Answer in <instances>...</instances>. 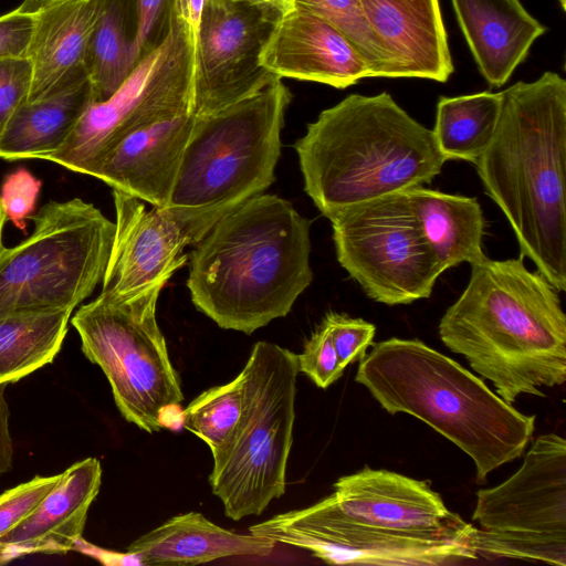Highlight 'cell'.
I'll use <instances>...</instances> for the list:
<instances>
[{"label":"cell","instance_id":"obj_1","mask_svg":"<svg viewBox=\"0 0 566 566\" xmlns=\"http://www.w3.org/2000/svg\"><path fill=\"white\" fill-rule=\"evenodd\" d=\"M471 265L460 297L439 323V336L513 403L521 395L545 397L543 387L566 380V315L558 291L523 258Z\"/></svg>","mask_w":566,"mask_h":566},{"label":"cell","instance_id":"obj_2","mask_svg":"<svg viewBox=\"0 0 566 566\" xmlns=\"http://www.w3.org/2000/svg\"><path fill=\"white\" fill-rule=\"evenodd\" d=\"M492 140L476 166L522 258L566 290V81L547 71L501 91Z\"/></svg>","mask_w":566,"mask_h":566},{"label":"cell","instance_id":"obj_3","mask_svg":"<svg viewBox=\"0 0 566 566\" xmlns=\"http://www.w3.org/2000/svg\"><path fill=\"white\" fill-rule=\"evenodd\" d=\"M311 221L275 195L254 197L197 243L187 280L196 308L251 335L287 315L310 286Z\"/></svg>","mask_w":566,"mask_h":566},{"label":"cell","instance_id":"obj_4","mask_svg":"<svg viewBox=\"0 0 566 566\" xmlns=\"http://www.w3.org/2000/svg\"><path fill=\"white\" fill-rule=\"evenodd\" d=\"M294 148L304 190L328 220L357 203L430 184L447 159L433 133L387 92L321 112Z\"/></svg>","mask_w":566,"mask_h":566},{"label":"cell","instance_id":"obj_5","mask_svg":"<svg viewBox=\"0 0 566 566\" xmlns=\"http://www.w3.org/2000/svg\"><path fill=\"white\" fill-rule=\"evenodd\" d=\"M363 385L388 413L418 418L474 462L476 481L520 458L535 430V416L506 402L452 358L419 339L373 344L358 366Z\"/></svg>","mask_w":566,"mask_h":566},{"label":"cell","instance_id":"obj_6","mask_svg":"<svg viewBox=\"0 0 566 566\" xmlns=\"http://www.w3.org/2000/svg\"><path fill=\"white\" fill-rule=\"evenodd\" d=\"M291 93L281 80L217 112L195 116L163 209L197 244L226 214L275 180Z\"/></svg>","mask_w":566,"mask_h":566},{"label":"cell","instance_id":"obj_7","mask_svg":"<svg viewBox=\"0 0 566 566\" xmlns=\"http://www.w3.org/2000/svg\"><path fill=\"white\" fill-rule=\"evenodd\" d=\"M247 401L229 441L212 454V493L224 514L239 521L261 515L286 486L293 442L297 355L269 342H258L244 366Z\"/></svg>","mask_w":566,"mask_h":566},{"label":"cell","instance_id":"obj_8","mask_svg":"<svg viewBox=\"0 0 566 566\" xmlns=\"http://www.w3.org/2000/svg\"><path fill=\"white\" fill-rule=\"evenodd\" d=\"M32 234L0 256V317L73 311L103 280L115 223L80 198L49 201Z\"/></svg>","mask_w":566,"mask_h":566},{"label":"cell","instance_id":"obj_9","mask_svg":"<svg viewBox=\"0 0 566 566\" xmlns=\"http://www.w3.org/2000/svg\"><path fill=\"white\" fill-rule=\"evenodd\" d=\"M166 284L126 295L101 293L71 319L84 356L103 370L123 418L148 433L161 430L164 411L184 400L156 318Z\"/></svg>","mask_w":566,"mask_h":566},{"label":"cell","instance_id":"obj_10","mask_svg":"<svg viewBox=\"0 0 566 566\" xmlns=\"http://www.w3.org/2000/svg\"><path fill=\"white\" fill-rule=\"evenodd\" d=\"M472 521L479 555L566 566V440L539 436L512 476L478 491Z\"/></svg>","mask_w":566,"mask_h":566},{"label":"cell","instance_id":"obj_11","mask_svg":"<svg viewBox=\"0 0 566 566\" xmlns=\"http://www.w3.org/2000/svg\"><path fill=\"white\" fill-rule=\"evenodd\" d=\"M193 44L177 15L164 41L144 55L107 99L91 103L62 146L46 160L91 176L127 134L192 113Z\"/></svg>","mask_w":566,"mask_h":566},{"label":"cell","instance_id":"obj_12","mask_svg":"<svg viewBox=\"0 0 566 566\" xmlns=\"http://www.w3.org/2000/svg\"><path fill=\"white\" fill-rule=\"evenodd\" d=\"M342 268L375 302L428 298L443 271L405 191L348 207L331 219Z\"/></svg>","mask_w":566,"mask_h":566},{"label":"cell","instance_id":"obj_13","mask_svg":"<svg viewBox=\"0 0 566 566\" xmlns=\"http://www.w3.org/2000/svg\"><path fill=\"white\" fill-rule=\"evenodd\" d=\"M250 533L307 549L327 564L438 566L478 559L475 531L463 527L405 532L369 525L346 515L333 495L302 510L274 515Z\"/></svg>","mask_w":566,"mask_h":566},{"label":"cell","instance_id":"obj_14","mask_svg":"<svg viewBox=\"0 0 566 566\" xmlns=\"http://www.w3.org/2000/svg\"><path fill=\"white\" fill-rule=\"evenodd\" d=\"M282 15L266 7L207 0L193 45L192 113L203 116L281 80L261 53Z\"/></svg>","mask_w":566,"mask_h":566},{"label":"cell","instance_id":"obj_15","mask_svg":"<svg viewBox=\"0 0 566 566\" xmlns=\"http://www.w3.org/2000/svg\"><path fill=\"white\" fill-rule=\"evenodd\" d=\"M113 198L115 234L101 293L126 295L167 283L188 260L189 238L163 209L148 210L143 200L114 189Z\"/></svg>","mask_w":566,"mask_h":566},{"label":"cell","instance_id":"obj_16","mask_svg":"<svg viewBox=\"0 0 566 566\" xmlns=\"http://www.w3.org/2000/svg\"><path fill=\"white\" fill-rule=\"evenodd\" d=\"M349 517L377 527L430 532L467 526L428 481L365 467L339 478L332 494Z\"/></svg>","mask_w":566,"mask_h":566},{"label":"cell","instance_id":"obj_17","mask_svg":"<svg viewBox=\"0 0 566 566\" xmlns=\"http://www.w3.org/2000/svg\"><path fill=\"white\" fill-rule=\"evenodd\" d=\"M261 64L277 77L346 88L370 77L349 40L323 18L295 7L282 15L261 53Z\"/></svg>","mask_w":566,"mask_h":566},{"label":"cell","instance_id":"obj_18","mask_svg":"<svg viewBox=\"0 0 566 566\" xmlns=\"http://www.w3.org/2000/svg\"><path fill=\"white\" fill-rule=\"evenodd\" d=\"M193 122V113H182L133 130L105 155L91 176L114 190L164 208Z\"/></svg>","mask_w":566,"mask_h":566},{"label":"cell","instance_id":"obj_19","mask_svg":"<svg viewBox=\"0 0 566 566\" xmlns=\"http://www.w3.org/2000/svg\"><path fill=\"white\" fill-rule=\"evenodd\" d=\"M391 57L390 77L446 82L454 67L438 0H360Z\"/></svg>","mask_w":566,"mask_h":566},{"label":"cell","instance_id":"obj_20","mask_svg":"<svg viewBox=\"0 0 566 566\" xmlns=\"http://www.w3.org/2000/svg\"><path fill=\"white\" fill-rule=\"evenodd\" d=\"M102 465L96 458L77 461L35 510L0 538L14 559L29 554H65L83 536L88 510L99 492Z\"/></svg>","mask_w":566,"mask_h":566},{"label":"cell","instance_id":"obj_21","mask_svg":"<svg viewBox=\"0 0 566 566\" xmlns=\"http://www.w3.org/2000/svg\"><path fill=\"white\" fill-rule=\"evenodd\" d=\"M479 70L488 83L504 85L546 28L520 0H451Z\"/></svg>","mask_w":566,"mask_h":566},{"label":"cell","instance_id":"obj_22","mask_svg":"<svg viewBox=\"0 0 566 566\" xmlns=\"http://www.w3.org/2000/svg\"><path fill=\"white\" fill-rule=\"evenodd\" d=\"M276 543L223 528L201 513L172 516L127 546L142 565L187 566L231 556H269Z\"/></svg>","mask_w":566,"mask_h":566},{"label":"cell","instance_id":"obj_23","mask_svg":"<svg viewBox=\"0 0 566 566\" xmlns=\"http://www.w3.org/2000/svg\"><path fill=\"white\" fill-rule=\"evenodd\" d=\"M99 0H60L34 12L27 54L32 65L28 102L39 99L84 67Z\"/></svg>","mask_w":566,"mask_h":566},{"label":"cell","instance_id":"obj_24","mask_svg":"<svg viewBox=\"0 0 566 566\" xmlns=\"http://www.w3.org/2000/svg\"><path fill=\"white\" fill-rule=\"evenodd\" d=\"M92 102V84L83 67L14 113L0 136V158L46 159L66 140Z\"/></svg>","mask_w":566,"mask_h":566},{"label":"cell","instance_id":"obj_25","mask_svg":"<svg viewBox=\"0 0 566 566\" xmlns=\"http://www.w3.org/2000/svg\"><path fill=\"white\" fill-rule=\"evenodd\" d=\"M406 193L443 272L486 256L482 250L485 222L475 198L423 186L408 189Z\"/></svg>","mask_w":566,"mask_h":566},{"label":"cell","instance_id":"obj_26","mask_svg":"<svg viewBox=\"0 0 566 566\" xmlns=\"http://www.w3.org/2000/svg\"><path fill=\"white\" fill-rule=\"evenodd\" d=\"M134 38L133 0H99L84 62L93 90L92 103L112 96L137 64Z\"/></svg>","mask_w":566,"mask_h":566},{"label":"cell","instance_id":"obj_27","mask_svg":"<svg viewBox=\"0 0 566 566\" xmlns=\"http://www.w3.org/2000/svg\"><path fill=\"white\" fill-rule=\"evenodd\" d=\"M73 311L0 317V384H13L51 364L62 348Z\"/></svg>","mask_w":566,"mask_h":566},{"label":"cell","instance_id":"obj_28","mask_svg":"<svg viewBox=\"0 0 566 566\" xmlns=\"http://www.w3.org/2000/svg\"><path fill=\"white\" fill-rule=\"evenodd\" d=\"M500 108V92L440 97L431 130L447 161L461 159L475 164L492 140Z\"/></svg>","mask_w":566,"mask_h":566},{"label":"cell","instance_id":"obj_29","mask_svg":"<svg viewBox=\"0 0 566 566\" xmlns=\"http://www.w3.org/2000/svg\"><path fill=\"white\" fill-rule=\"evenodd\" d=\"M247 401V373L221 386L207 389L182 411V426L200 438L211 453L231 438L243 415Z\"/></svg>","mask_w":566,"mask_h":566},{"label":"cell","instance_id":"obj_30","mask_svg":"<svg viewBox=\"0 0 566 566\" xmlns=\"http://www.w3.org/2000/svg\"><path fill=\"white\" fill-rule=\"evenodd\" d=\"M295 7L311 11L340 31L368 65L370 77H390V54L370 29L360 0H295Z\"/></svg>","mask_w":566,"mask_h":566},{"label":"cell","instance_id":"obj_31","mask_svg":"<svg viewBox=\"0 0 566 566\" xmlns=\"http://www.w3.org/2000/svg\"><path fill=\"white\" fill-rule=\"evenodd\" d=\"M61 479L62 473L50 476L36 475L1 493L0 538L27 518ZM0 551L7 552L1 545Z\"/></svg>","mask_w":566,"mask_h":566},{"label":"cell","instance_id":"obj_32","mask_svg":"<svg viewBox=\"0 0 566 566\" xmlns=\"http://www.w3.org/2000/svg\"><path fill=\"white\" fill-rule=\"evenodd\" d=\"M134 50L138 61L166 38L176 14V0H133Z\"/></svg>","mask_w":566,"mask_h":566},{"label":"cell","instance_id":"obj_33","mask_svg":"<svg viewBox=\"0 0 566 566\" xmlns=\"http://www.w3.org/2000/svg\"><path fill=\"white\" fill-rule=\"evenodd\" d=\"M298 370L322 389L339 379L345 370L333 345L328 328L322 322L297 355Z\"/></svg>","mask_w":566,"mask_h":566},{"label":"cell","instance_id":"obj_34","mask_svg":"<svg viewBox=\"0 0 566 566\" xmlns=\"http://www.w3.org/2000/svg\"><path fill=\"white\" fill-rule=\"evenodd\" d=\"M323 323L328 328L339 361L345 368L363 359L367 348L373 345L376 327L369 322L331 312Z\"/></svg>","mask_w":566,"mask_h":566},{"label":"cell","instance_id":"obj_35","mask_svg":"<svg viewBox=\"0 0 566 566\" xmlns=\"http://www.w3.org/2000/svg\"><path fill=\"white\" fill-rule=\"evenodd\" d=\"M41 186L42 181L25 168L15 169L3 179L0 203L6 219L18 229H27L25 219L35 210Z\"/></svg>","mask_w":566,"mask_h":566},{"label":"cell","instance_id":"obj_36","mask_svg":"<svg viewBox=\"0 0 566 566\" xmlns=\"http://www.w3.org/2000/svg\"><path fill=\"white\" fill-rule=\"evenodd\" d=\"M31 81L29 57L0 61V136L14 113L28 102Z\"/></svg>","mask_w":566,"mask_h":566},{"label":"cell","instance_id":"obj_37","mask_svg":"<svg viewBox=\"0 0 566 566\" xmlns=\"http://www.w3.org/2000/svg\"><path fill=\"white\" fill-rule=\"evenodd\" d=\"M34 29V13L18 8L0 15V61L27 57Z\"/></svg>","mask_w":566,"mask_h":566},{"label":"cell","instance_id":"obj_38","mask_svg":"<svg viewBox=\"0 0 566 566\" xmlns=\"http://www.w3.org/2000/svg\"><path fill=\"white\" fill-rule=\"evenodd\" d=\"M7 385L0 384V476L12 467L13 447L9 428L10 410L4 397Z\"/></svg>","mask_w":566,"mask_h":566},{"label":"cell","instance_id":"obj_39","mask_svg":"<svg viewBox=\"0 0 566 566\" xmlns=\"http://www.w3.org/2000/svg\"><path fill=\"white\" fill-rule=\"evenodd\" d=\"M206 1L207 0H176L177 15L188 27L193 45L198 35Z\"/></svg>","mask_w":566,"mask_h":566},{"label":"cell","instance_id":"obj_40","mask_svg":"<svg viewBox=\"0 0 566 566\" xmlns=\"http://www.w3.org/2000/svg\"><path fill=\"white\" fill-rule=\"evenodd\" d=\"M235 2H247L255 6L266 7L281 15L286 14L295 8V0H230Z\"/></svg>","mask_w":566,"mask_h":566},{"label":"cell","instance_id":"obj_41","mask_svg":"<svg viewBox=\"0 0 566 566\" xmlns=\"http://www.w3.org/2000/svg\"><path fill=\"white\" fill-rule=\"evenodd\" d=\"M60 0H23L18 9L22 12L34 13L39 9Z\"/></svg>","mask_w":566,"mask_h":566},{"label":"cell","instance_id":"obj_42","mask_svg":"<svg viewBox=\"0 0 566 566\" xmlns=\"http://www.w3.org/2000/svg\"><path fill=\"white\" fill-rule=\"evenodd\" d=\"M6 220L7 219H6L4 212H3L1 203H0V256L6 250V247L2 243V231H3V226H4Z\"/></svg>","mask_w":566,"mask_h":566},{"label":"cell","instance_id":"obj_43","mask_svg":"<svg viewBox=\"0 0 566 566\" xmlns=\"http://www.w3.org/2000/svg\"><path fill=\"white\" fill-rule=\"evenodd\" d=\"M13 556L7 552L0 551V565H4L13 560Z\"/></svg>","mask_w":566,"mask_h":566},{"label":"cell","instance_id":"obj_44","mask_svg":"<svg viewBox=\"0 0 566 566\" xmlns=\"http://www.w3.org/2000/svg\"><path fill=\"white\" fill-rule=\"evenodd\" d=\"M559 2H560L562 8L565 9V0H559Z\"/></svg>","mask_w":566,"mask_h":566}]
</instances>
